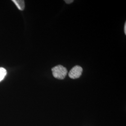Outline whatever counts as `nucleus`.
Listing matches in <instances>:
<instances>
[{"label":"nucleus","instance_id":"obj_2","mask_svg":"<svg viewBox=\"0 0 126 126\" xmlns=\"http://www.w3.org/2000/svg\"><path fill=\"white\" fill-rule=\"evenodd\" d=\"M83 69L79 65H76L72 68L69 72V77L72 79H76L81 76Z\"/></svg>","mask_w":126,"mask_h":126},{"label":"nucleus","instance_id":"obj_5","mask_svg":"<svg viewBox=\"0 0 126 126\" xmlns=\"http://www.w3.org/2000/svg\"><path fill=\"white\" fill-rule=\"evenodd\" d=\"M64 1L67 3V4H70L73 2V0H65Z\"/></svg>","mask_w":126,"mask_h":126},{"label":"nucleus","instance_id":"obj_4","mask_svg":"<svg viewBox=\"0 0 126 126\" xmlns=\"http://www.w3.org/2000/svg\"><path fill=\"white\" fill-rule=\"evenodd\" d=\"M7 75V71L4 68L0 67V82L2 81Z\"/></svg>","mask_w":126,"mask_h":126},{"label":"nucleus","instance_id":"obj_6","mask_svg":"<svg viewBox=\"0 0 126 126\" xmlns=\"http://www.w3.org/2000/svg\"><path fill=\"white\" fill-rule=\"evenodd\" d=\"M124 33L125 34V35H126V23H125V25H124Z\"/></svg>","mask_w":126,"mask_h":126},{"label":"nucleus","instance_id":"obj_3","mask_svg":"<svg viewBox=\"0 0 126 126\" xmlns=\"http://www.w3.org/2000/svg\"><path fill=\"white\" fill-rule=\"evenodd\" d=\"M12 1L16 6L18 9L20 10H23L25 8L24 1L23 0H12Z\"/></svg>","mask_w":126,"mask_h":126},{"label":"nucleus","instance_id":"obj_1","mask_svg":"<svg viewBox=\"0 0 126 126\" xmlns=\"http://www.w3.org/2000/svg\"><path fill=\"white\" fill-rule=\"evenodd\" d=\"M51 71L54 78L59 79H63L68 73L67 69L62 65L55 66L52 68Z\"/></svg>","mask_w":126,"mask_h":126}]
</instances>
